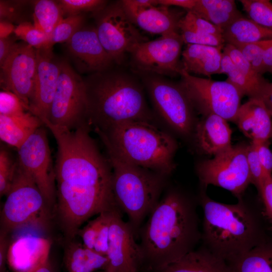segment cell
I'll return each instance as SVG.
<instances>
[{
    "mask_svg": "<svg viewBox=\"0 0 272 272\" xmlns=\"http://www.w3.org/2000/svg\"><path fill=\"white\" fill-rule=\"evenodd\" d=\"M43 123L57 144L56 209L67 242L75 239L93 216L121 211L113 192L111 165L91 136L90 124L70 130L47 120Z\"/></svg>",
    "mask_w": 272,
    "mask_h": 272,
    "instance_id": "6da1fadb",
    "label": "cell"
},
{
    "mask_svg": "<svg viewBox=\"0 0 272 272\" xmlns=\"http://www.w3.org/2000/svg\"><path fill=\"white\" fill-rule=\"evenodd\" d=\"M183 43L180 33L176 32L138 44L129 53L134 73H153L164 77L180 76Z\"/></svg>",
    "mask_w": 272,
    "mask_h": 272,
    "instance_id": "4fadbf2b",
    "label": "cell"
},
{
    "mask_svg": "<svg viewBox=\"0 0 272 272\" xmlns=\"http://www.w3.org/2000/svg\"><path fill=\"white\" fill-rule=\"evenodd\" d=\"M46 120L70 130L89 123L84 79L65 60H61L57 88Z\"/></svg>",
    "mask_w": 272,
    "mask_h": 272,
    "instance_id": "30bf717a",
    "label": "cell"
},
{
    "mask_svg": "<svg viewBox=\"0 0 272 272\" xmlns=\"http://www.w3.org/2000/svg\"><path fill=\"white\" fill-rule=\"evenodd\" d=\"M112 170V189L116 204L128 218L134 233L159 201L168 176L134 165L122 157L103 136Z\"/></svg>",
    "mask_w": 272,
    "mask_h": 272,
    "instance_id": "5b68a950",
    "label": "cell"
},
{
    "mask_svg": "<svg viewBox=\"0 0 272 272\" xmlns=\"http://www.w3.org/2000/svg\"><path fill=\"white\" fill-rule=\"evenodd\" d=\"M196 0H156L157 5L167 7L176 6L186 10L191 11L195 4Z\"/></svg>",
    "mask_w": 272,
    "mask_h": 272,
    "instance_id": "f907efd6",
    "label": "cell"
},
{
    "mask_svg": "<svg viewBox=\"0 0 272 272\" xmlns=\"http://www.w3.org/2000/svg\"><path fill=\"white\" fill-rule=\"evenodd\" d=\"M96 272H110V271H108L105 270H102L97 271Z\"/></svg>",
    "mask_w": 272,
    "mask_h": 272,
    "instance_id": "9f6ffc18",
    "label": "cell"
},
{
    "mask_svg": "<svg viewBox=\"0 0 272 272\" xmlns=\"http://www.w3.org/2000/svg\"><path fill=\"white\" fill-rule=\"evenodd\" d=\"M109 212L100 214V223L94 248L96 252L105 256L108 251L109 238Z\"/></svg>",
    "mask_w": 272,
    "mask_h": 272,
    "instance_id": "7bdbcfd3",
    "label": "cell"
},
{
    "mask_svg": "<svg viewBox=\"0 0 272 272\" xmlns=\"http://www.w3.org/2000/svg\"><path fill=\"white\" fill-rule=\"evenodd\" d=\"M63 15L67 17L91 12L95 13L107 5L106 1L102 0H60L57 1Z\"/></svg>",
    "mask_w": 272,
    "mask_h": 272,
    "instance_id": "8d00e7d4",
    "label": "cell"
},
{
    "mask_svg": "<svg viewBox=\"0 0 272 272\" xmlns=\"http://www.w3.org/2000/svg\"><path fill=\"white\" fill-rule=\"evenodd\" d=\"M267 72L272 74V44L264 51L262 54L260 74L262 75Z\"/></svg>",
    "mask_w": 272,
    "mask_h": 272,
    "instance_id": "816d5d0a",
    "label": "cell"
},
{
    "mask_svg": "<svg viewBox=\"0 0 272 272\" xmlns=\"http://www.w3.org/2000/svg\"><path fill=\"white\" fill-rule=\"evenodd\" d=\"M51 241L45 237L27 234L10 243L7 262L15 272H30L49 260Z\"/></svg>",
    "mask_w": 272,
    "mask_h": 272,
    "instance_id": "ffe728a7",
    "label": "cell"
},
{
    "mask_svg": "<svg viewBox=\"0 0 272 272\" xmlns=\"http://www.w3.org/2000/svg\"><path fill=\"white\" fill-rule=\"evenodd\" d=\"M84 20L82 14L69 16L62 19L50 36L48 47L52 48L56 43H66L83 27Z\"/></svg>",
    "mask_w": 272,
    "mask_h": 272,
    "instance_id": "1f68e13d",
    "label": "cell"
},
{
    "mask_svg": "<svg viewBox=\"0 0 272 272\" xmlns=\"http://www.w3.org/2000/svg\"><path fill=\"white\" fill-rule=\"evenodd\" d=\"M15 27L12 23L1 21L0 22V38L10 37V35L14 32Z\"/></svg>",
    "mask_w": 272,
    "mask_h": 272,
    "instance_id": "db71d44e",
    "label": "cell"
},
{
    "mask_svg": "<svg viewBox=\"0 0 272 272\" xmlns=\"http://www.w3.org/2000/svg\"><path fill=\"white\" fill-rule=\"evenodd\" d=\"M134 74L148 95L156 117L182 136L193 133L196 111L180 83L153 73Z\"/></svg>",
    "mask_w": 272,
    "mask_h": 272,
    "instance_id": "52a82bcc",
    "label": "cell"
},
{
    "mask_svg": "<svg viewBox=\"0 0 272 272\" xmlns=\"http://www.w3.org/2000/svg\"><path fill=\"white\" fill-rule=\"evenodd\" d=\"M223 50L247 78L262 87L265 88L268 86L270 82L253 69L250 63L235 46L230 44H225Z\"/></svg>",
    "mask_w": 272,
    "mask_h": 272,
    "instance_id": "836d02e7",
    "label": "cell"
},
{
    "mask_svg": "<svg viewBox=\"0 0 272 272\" xmlns=\"http://www.w3.org/2000/svg\"><path fill=\"white\" fill-rule=\"evenodd\" d=\"M122 7L137 27L161 36L179 32L178 24L183 16L170 7L157 5L156 0H122Z\"/></svg>",
    "mask_w": 272,
    "mask_h": 272,
    "instance_id": "e0dca14e",
    "label": "cell"
},
{
    "mask_svg": "<svg viewBox=\"0 0 272 272\" xmlns=\"http://www.w3.org/2000/svg\"><path fill=\"white\" fill-rule=\"evenodd\" d=\"M178 27L183 42L186 44L213 46H220L225 44L223 36L203 33L181 25H178Z\"/></svg>",
    "mask_w": 272,
    "mask_h": 272,
    "instance_id": "74e56055",
    "label": "cell"
},
{
    "mask_svg": "<svg viewBox=\"0 0 272 272\" xmlns=\"http://www.w3.org/2000/svg\"><path fill=\"white\" fill-rule=\"evenodd\" d=\"M190 11L223 30L242 16L233 0H196Z\"/></svg>",
    "mask_w": 272,
    "mask_h": 272,
    "instance_id": "83f0119b",
    "label": "cell"
},
{
    "mask_svg": "<svg viewBox=\"0 0 272 272\" xmlns=\"http://www.w3.org/2000/svg\"><path fill=\"white\" fill-rule=\"evenodd\" d=\"M272 44V39L238 45L235 47L250 63L253 69L260 74L264 51Z\"/></svg>",
    "mask_w": 272,
    "mask_h": 272,
    "instance_id": "ab89813d",
    "label": "cell"
},
{
    "mask_svg": "<svg viewBox=\"0 0 272 272\" xmlns=\"http://www.w3.org/2000/svg\"><path fill=\"white\" fill-rule=\"evenodd\" d=\"M246 146L232 145L213 158L199 162L196 171L201 187L212 185L230 191L237 198L242 197L251 184Z\"/></svg>",
    "mask_w": 272,
    "mask_h": 272,
    "instance_id": "8fae6325",
    "label": "cell"
},
{
    "mask_svg": "<svg viewBox=\"0 0 272 272\" xmlns=\"http://www.w3.org/2000/svg\"><path fill=\"white\" fill-rule=\"evenodd\" d=\"M270 230L271 232L272 233V226L270 227Z\"/></svg>",
    "mask_w": 272,
    "mask_h": 272,
    "instance_id": "6f0895ef",
    "label": "cell"
},
{
    "mask_svg": "<svg viewBox=\"0 0 272 272\" xmlns=\"http://www.w3.org/2000/svg\"><path fill=\"white\" fill-rule=\"evenodd\" d=\"M179 82L195 111L202 116L219 115L235 123L242 98L235 87L227 81H217L193 76L184 70Z\"/></svg>",
    "mask_w": 272,
    "mask_h": 272,
    "instance_id": "9c48e42d",
    "label": "cell"
},
{
    "mask_svg": "<svg viewBox=\"0 0 272 272\" xmlns=\"http://www.w3.org/2000/svg\"><path fill=\"white\" fill-rule=\"evenodd\" d=\"M249 19L267 28H272V3L268 0H240Z\"/></svg>",
    "mask_w": 272,
    "mask_h": 272,
    "instance_id": "d6a6232c",
    "label": "cell"
},
{
    "mask_svg": "<svg viewBox=\"0 0 272 272\" xmlns=\"http://www.w3.org/2000/svg\"><path fill=\"white\" fill-rule=\"evenodd\" d=\"M43 125L38 117L29 111L16 115H0L1 140L18 149Z\"/></svg>",
    "mask_w": 272,
    "mask_h": 272,
    "instance_id": "d4e9b609",
    "label": "cell"
},
{
    "mask_svg": "<svg viewBox=\"0 0 272 272\" xmlns=\"http://www.w3.org/2000/svg\"><path fill=\"white\" fill-rule=\"evenodd\" d=\"M6 196L1 211V230L8 233L27 227L43 229L47 225L50 206L35 182L18 163Z\"/></svg>",
    "mask_w": 272,
    "mask_h": 272,
    "instance_id": "ba28073f",
    "label": "cell"
},
{
    "mask_svg": "<svg viewBox=\"0 0 272 272\" xmlns=\"http://www.w3.org/2000/svg\"><path fill=\"white\" fill-rule=\"evenodd\" d=\"M229 266L232 272H272V239L253 248Z\"/></svg>",
    "mask_w": 272,
    "mask_h": 272,
    "instance_id": "f1b7e54d",
    "label": "cell"
},
{
    "mask_svg": "<svg viewBox=\"0 0 272 272\" xmlns=\"http://www.w3.org/2000/svg\"><path fill=\"white\" fill-rule=\"evenodd\" d=\"M63 16L58 2L51 0L34 2L33 24L44 32L49 38L54 28L63 19Z\"/></svg>",
    "mask_w": 272,
    "mask_h": 272,
    "instance_id": "4dcf8cb0",
    "label": "cell"
},
{
    "mask_svg": "<svg viewBox=\"0 0 272 272\" xmlns=\"http://www.w3.org/2000/svg\"><path fill=\"white\" fill-rule=\"evenodd\" d=\"M14 33L17 38L36 49L49 48V37L29 22L20 23L16 27Z\"/></svg>",
    "mask_w": 272,
    "mask_h": 272,
    "instance_id": "e575fe53",
    "label": "cell"
},
{
    "mask_svg": "<svg viewBox=\"0 0 272 272\" xmlns=\"http://www.w3.org/2000/svg\"><path fill=\"white\" fill-rule=\"evenodd\" d=\"M261 99L272 117V82L269 83Z\"/></svg>",
    "mask_w": 272,
    "mask_h": 272,
    "instance_id": "f5cc1de1",
    "label": "cell"
},
{
    "mask_svg": "<svg viewBox=\"0 0 272 272\" xmlns=\"http://www.w3.org/2000/svg\"><path fill=\"white\" fill-rule=\"evenodd\" d=\"M197 202L183 191L170 188L140 227L144 261L156 270L194 250L201 241Z\"/></svg>",
    "mask_w": 272,
    "mask_h": 272,
    "instance_id": "7a4b0ae2",
    "label": "cell"
},
{
    "mask_svg": "<svg viewBox=\"0 0 272 272\" xmlns=\"http://www.w3.org/2000/svg\"><path fill=\"white\" fill-rule=\"evenodd\" d=\"M27 111L23 102L15 94L7 90L1 91L0 115H16Z\"/></svg>",
    "mask_w": 272,
    "mask_h": 272,
    "instance_id": "b9f144b4",
    "label": "cell"
},
{
    "mask_svg": "<svg viewBox=\"0 0 272 272\" xmlns=\"http://www.w3.org/2000/svg\"><path fill=\"white\" fill-rule=\"evenodd\" d=\"M37 69L36 49L19 42L1 66V82L4 90L10 91L29 111Z\"/></svg>",
    "mask_w": 272,
    "mask_h": 272,
    "instance_id": "9a60e30c",
    "label": "cell"
},
{
    "mask_svg": "<svg viewBox=\"0 0 272 272\" xmlns=\"http://www.w3.org/2000/svg\"><path fill=\"white\" fill-rule=\"evenodd\" d=\"M121 212H109V238L105 270L110 272H137L144 261L140 244L128 222L121 217Z\"/></svg>",
    "mask_w": 272,
    "mask_h": 272,
    "instance_id": "2e32d148",
    "label": "cell"
},
{
    "mask_svg": "<svg viewBox=\"0 0 272 272\" xmlns=\"http://www.w3.org/2000/svg\"><path fill=\"white\" fill-rule=\"evenodd\" d=\"M18 2H11L1 1L0 2V18L1 21L11 22L15 20L20 13L19 4Z\"/></svg>",
    "mask_w": 272,
    "mask_h": 272,
    "instance_id": "7dc6e473",
    "label": "cell"
},
{
    "mask_svg": "<svg viewBox=\"0 0 272 272\" xmlns=\"http://www.w3.org/2000/svg\"><path fill=\"white\" fill-rule=\"evenodd\" d=\"M63 262L66 272H96L106 270L108 260L106 256L74 239L66 242Z\"/></svg>",
    "mask_w": 272,
    "mask_h": 272,
    "instance_id": "484cf974",
    "label": "cell"
},
{
    "mask_svg": "<svg viewBox=\"0 0 272 272\" xmlns=\"http://www.w3.org/2000/svg\"><path fill=\"white\" fill-rule=\"evenodd\" d=\"M225 44L235 46L272 39V28L261 26L243 16L223 30Z\"/></svg>",
    "mask_w": 272,
    "mask_h": 272,
    "instance_id": "4316f807",
    "label": "cell"
},
{
    "mask_svg": "<svg viewBox=\"0 0 272 272\" xmlns=\"http://www.w3.org/2000/svg\"><path fill=\"white\" fill-rule=\"evenodd\" d=\"M83 79L88 121L94 129L106 132L133 121L157 125V118L147 104L144 86L135 75L112 67Z\"/></svg>",
    "mask_w": 272,
    "mask_h": 272,
    "instance_id": "277c9868",
    "label": "cell"
},
{
    "mask_svg": "<svg viewBox=\"0 0 272 272\" xmlns=\"http://www.w3.org/2000/svg\"><path fill=\"white\" fill-rule=\"evenodd\" d=\"M157 272H232L229 265L204 246L189 252Z\"/></svg>",
    "mask_w": 272,
    "mask_h": 272,
    "instance_id": "cb8c5ba5",
    "label": "cell"
},
{
    "mask_svg": "<svg viewBox=\"0 0 272 272\" xmlns=\"http://www.w3.org/2000/svg\"><path fill=\"white\" fill-rule=\"evenodd\" d=\"M226 74L227 81L238 90L242 97L261 99L267 87H262L247 78L234 64L230 57L223 51L220 74Z\"/></svg>",
    "mask_w": 272,
    "mask_h": 272,
    "instance_id": "f546056e",
    "label": "cell"
},
{
    "mask_svg": "<svg viewBox=\"0 0 272 272\" xmlns=\"http://www.w3.org/2000/svg\"><path fill=\"white\" fill-rule=\"evenodd\" d=\"M14 38L10 37L0 38V65L1 66L10 54L16 44Z\"/></svg>",
    "mask_w": 272,
    "mask_h": 272,
    "instance_id": "681fc988",
    "label": "cell"
},
{
    "mask_svg": "<svg viewBox=\"0 0 272 272\" xmlns=\"http://www.w3.org/2000/svg\"><path fill=\"white\" fill-rule=\"evenodd\" d=\"M17 160L15 161L10 153L4 148L0 151V195H6L9 191L15 177L17 167Z\"/></svg>",
    "mask_w": 272,
    "mask_h": 272,
    "instance_id": "d590c367",
    "label": "cell"
},
{
    "mask_svg": "<svg viewBox=\"0 0 272 272\" xmlns=\"http://www.w3.org/2000/svg\"><path fill=\"white\" fill-rule=\"evenodd\" d=\"M19 166L35 182L50 207L55 201L56 189L55 169L47 133L41 126L18 149Z\"/></svg>",
    "mask_w": 272,
    "mask_h": 272,
    "instance_id": "5bb4252c",
    "label": "cell"
},
{
    "mask_svg": "<svg viewBox=\"0 0 272 272\" xmlns=\"http://www.w3.org/2000/svg\"><path fill=\"white\" fill-rule=\"evenodd\" d=\"M224 45L186 44L181 53L182 69L190 74L201 75L208 77L220 74L222 50Z\"/></svg>",
    "mask_w": 272,
    "mask_h": 272,
    "instance_id": "603a6c76",
    "label": "cell"
},
{
    "mask_svg": "<svg viewBox=\"0 0 272 272\" xmlns=\"http://www.w3.org/2000/svg\"><path fill=\"white\" fill-rule=\"evenodd\" d=\"M30 272H53V270L48 260Z\"/></svg>",
    "mask_w": 272,
    "mask_h": 272,
    "instance_id": "11a10c76",
    "label": "cell"
},
{
    "mask_svg": "<svg viewBox=\"0 0 272 272\" xmlns=\"http://www.w3.org/2000/svg\"><path fill=\"white\" fill-rule=\"evenodd\" d=\"M128 162L168 177L175 169L176 140L157 124L133 121L106 132L94 129Z\"/></svg>",
    "mask_w": 272,
    "mask_h": 272,
    "instance_id": "8992f818",
    "label": "cell"
},
{
    "mask_svg": "<svg viewBox=\"0 0 272 272\" xmlns=\"http://www.w3.org/2000/svg\"><path fill=\"white\" fill-rule=\"evenodd\" d=\"M198 201L203 211L201 245L230 265L267 241L263 213L243 196L234 204L216 201L201 187Z\"/></svg>",
    "mask_w": 272,
    "mask_h": 272,
    "instance_id": "3957f363",
    "label": "cell"
},
{
    "mask_svg": "<svg viewBox=\"0 0 272 272\" xmlns=\"http://www.w3.org/2000/svg\"><path fill=\"white\" fill-rule=\"evenodd\" d=\"M247 164L251 178V183L259 191L265 179L269 175L264 170L259 159L254 145L250 142L246 146Z\"/></svg>",
    "mask_w": 272,
    "mask_h": 272,
    "instance_id": "f35d334b",
    "label": "cell"
},
{
    "mask_svg": "<svg viewBox=\"0 0 272 272\" xmlns=\"http://www.w3.org/2000/svg\"><path fill=\"white\" fill-rule=\"evenodd\" d=\"M258 193L263 205L264 214L272 222V175L265 179Z\"/></svg>",
    "mask_w": 272,
    "mask_h": 272,
    "instance_id": "bcb514c9",
    "label": "cell"
},
{
    "mask_svg": "<svg viewBox=\"0 0 272 272\" xmlns=\"http://www.w3.org/2000/svg\"><path fill=\"white\" fill-rule=\"evenodd\" d=\"M93 14L99 40L116 64H121L136 45L148 41L131 22L120 1Z\"/></svg>",
    "mask_w": 272,
    "mask_h": 272,
    "instance_id": "7c38bea8",
    "label": "cell"
},
{
    "mask_svg": "<svg viewBox=\"0 0 272 272\" xmlns=\"http://www.w3.org/2000/svg\"><path fill=\"white\" fill-rule=\"evenodd\" d=\"M66 44L76 68L82 73L101 72L115 64L100 41L95 27H83Z\"/></svg>",
    "mask_w": 272,
    "mask_h": 272,
    "instance_id": "d6986e66",
    "label": "cell"
},
{
    "mask_svg": "<svg viewBox=\"0 0 272 272\" xmlns=\"http://www.w3.org/2000/svg\"><path fill=\"white\" fill-rule=\"evenodd\" d=\"M100 215L90 221L86 226L79 230L77 236L81 239V242L86 248L93 250L97 234L100 223Z\"/></svg>",
    "mask_w": 272,
    "mask_h": 272,
    "instance_id": "ee69618b",
    "label": "cell"
},
{
    "mask_svg": "<svg viewBox=\"0 0 272 272\" xmlns=\"http://www.w3.org/2000/svg\"><path fill=\"white\" fill-rule=\"evenodd\" d=\"M193 134L198 149L214 156L232 146V130L228 121L215 114L203 116L196 123Z\"/></svg>",
    "mask_w": 272,
    "mask_h": 272,
    "instance_id": "44dd1931",
    "label": "cell"
},
{
    "mask_svg": "<svg viewBox=\"0 0 272 272\" xmlns=\"http://www.w3.org/2000/svg\"><path fill=\"white\" fill-rule=\"evenodd\" d=\"M37 69L33 94L29 111L43 122L48 118L50 106L57 88L61 60L52 48L36 49Z\"/></svg>",
    "mask_w": 272,
    "mask_h": 272,
    "instance_id": "ac0fdd59",
    "label": "cell"
},
{
    "mask_svg": "<svg viewBox=\"0 0 272 272\" xmlns=\"http://www.w3.org/2000/svg\"><path fill=\"white\" fill-rule=\"evenodd\" d=\"M251 142L255 147L264 170L267 173L272 174V151L269 148V141Z\"/></svg>",
    "mask_w": 272,
    "mask_h": 272,
    "instance_id": "f6af8a7d",
    "label": "cell"
},
{
    "mask_svg": "<svg viewBox=\"0 0 272 272\" xmlns=\"http://www.w3.org/2000/svg\"><path fill=\"white\" fill-rule=\"evenodd\" d=\"M178 25L208 34L223 36V29L188 11L180 19Z\"/></svg>",
    "mask_w": 272,
    "mask_h": 272,
    "instance_id": "60d3db41",
    "label": "cell"
},
{
    "mask_svg": "<svg viewBox=\"0 0 272 272\" xmlns=\"http://www.w3.org/2000/svg\"><path fill=\"white\" fill-rule=\"evenodd\" d=\"M8 233L1 230L0 233V272H6V263L7 261L8 249L10 244Z\"/></svg>",
    "mask_w": 272,
    "mask_h": 272,
    "instance_id": "c3c4849f",
    "label": "cell"
},
{
    "mask_svg": "<svg viewBox=\"0 0 272 272\" xmlns=\"http://www.w3.org/2000/svg\"><path fill=\"white\" fill-rule=\"evenodd\" d=\"M235 123L251 142L272 139V117L261 99L250 98L241 105Z\"/></svg>",
    "mask_w": 272,
    "mask_h": 272,
    "instance_id": "7402d4cb",
    "label": "cell"
}]
</instances>
